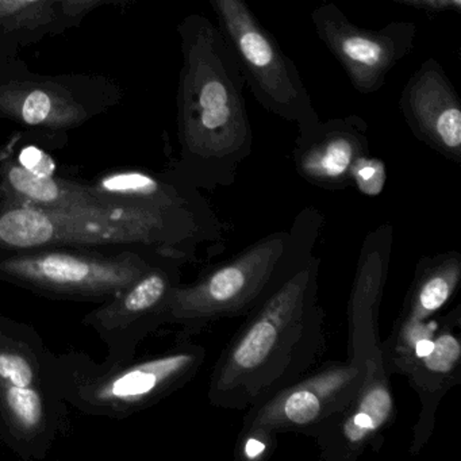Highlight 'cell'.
<instances>
[{"mask_svg": "<svg viewBox=\"0 0 461 461\" xmlns=\"http://www.w3.org/2000/svg\"><path fill=\"white\" fill-rule=\"evenodd\" d=\"M320 269L309 253L248 312L212 369V406L249 409L314 369L325 349Z\"/></svg>", "mask_w": 461, "mask_h": 461, "instance_id": "6da1fadb", "label": "cell"}, {"mask_svg": "<svg viewBox=\"0 0 461 461\" xmlns=\"http://www.w3.org/2000/svg\"><path fill=\"white\" fill-rule=\"evenodd\" d=\"M183 67L177 88L180 158L175 174L204 190L228 187L253 149L244 75L218 25L190 14L177 26Z\"/></svg>", "mask_w": 461, "mask_h": 461, "instance_id": "7a4b0ae2", "label": "cell"}, {"mask_svg": "<svg viewBox=\"0 0 461 461\" xmlns=\"http://www.w3.org/2000/svg\"><path fill=\"white\" fill-rule=\"evenodd\" d=\"M222 241L210 206L50 209L4 195L0 253L40 248H101L158 253L187 263L199 248Z\"/></svg>", "mask_w": 461, "mask_h": 461, "instance_id": "3957f363", "label": "cell"}, {"mask_svg": "<svg viewBox=\"0 0 461 461\" xmlns=\"http://www.w3.org/2000/svg\"><path fill=\"white\" fill-rule=\"evenodd\" d=\"M322 222L318 210L304 209L290 230L268 234L234 258L210 267L193 283H180L161 309L160 326H179L177 339H191L221 318L247 315L299 261L314 252Z\"/></svg>", "mask_w": 461, "mask_h": 461, "instance_id": "277c9868", "label": "cell"}, {"mask_svg": "<svg viewBox=\"0 0 461 461\" xmlns=\"http://www.w3.org/2000/svg\"><path fill=\"white\" fill-rule=\"evenodd\" d=\"M206 349L191 339H177L163 355L114 364L58 360L60 393L66 403L90 414L126 417L153 406L195 377Z\"/></svg>", "mask_w": 461, "mask_h": 461, "instance_id": "5b68a950", "label": "cell"}, {"mask_svg": "<svg viewBox=\"0 0 461 461\" xmlns=\"http://www.w3.org/2000/svg\"><path fill=\"white\" fill-rule=\"evenodd\" d=\"M167 258H172L136 249L17 250L0 253V279L47 295L104 302Z\"/></svg>", "mask_w": 461, "mask_h": 461, "instance_id": "8992f818", "label": "cell"}, {"mask_svg": "<svg viewBox=\"0 0 461 461\" xmlns=\"http://www.w3.org/2000/svg\"><path fill=\"white\" fill-rule=\"evenodd\" d=\"M218 28L239 60L256 101L272 114L298 125V133L321 122L299 69L261 25L245 0H209Z\"/></svg>", "mask_w": 461, "mask_h": 461, "instance_id": "52a82bcc", "label": "cell"}, {"mask_svg": "<svg viewBox=\"0 0 461 461\" xmlns=\"http://www.w3.org/2000/svg\"><path fill=\"white\" fill-rule=\"evenodd\" d=\"M371 361L364 364L348 357L347 361H334L312 369L298 382L247 409L242 429H258L274 436H309L310 431L352 401L366 380Z\"/></svg>", "mask_w": 461, "mask_h": 461, "instance_id": "ba28073f", "label": "cell"}, {"mask_svg": "<svg viewBox=\"0 0 461 461\" xmlns=\"http://www.w3.org/2000/svg\"><path fill=\"white\" fill-rule=\"evenodd\" d=\"M318 39L347 72L353 88L368 95L385 85L387 75L414 47L417 25L398 21L379 31L350 23L334 4L321 5L312 13Z\"/></svg>", "mask_w": 461, "mask_h": 461, "instance_id": "9c48e42d", "label": "cell"}, {"mask_svg": "<svg viewBox=\"0 0 461 461\" xmlns=\"http://www.w3.org/2000/svg\"><path fill=\"white\" fill-rule=\"evenodd\" d=\"M183 264L176 258L156 264L83 320L109 347V357L104 364L131 360L137 345L160 328L158 315L175 288L182 283Z\"/></svg>", "mask_w": 461, "mask_h": 461, "instance_id": "30bf717a", "label": "cell"}, {"mask_svg": "<svg viewBox=\"0 0 461 461\" xmlns=\"http://www.w3.org/2000/svg\"><path fill=\"white\" fill-rule=\"evenodd\" d=\"M461 282V256L442 253L420 258L393 333L380 345L383 366L388 375H403L412 348L420 339H431Z\"/></svg>", "mask_w": 461, "mask_h": 461, "instance_id": "8fae6325", "label": "cell"}, {"mask_svg": "<svg viewBox=\"0 0 461 461\" xmlns=\"http://www.w3.org/2000/svg\"><path fill=\"white\" fill-rule=\"evenodd\" d=\"M396 415V402L383 358L369 364L368 374L352 401L310 431L326 461H355L376 447Z\"/></svg>", "mask_w": 461, "mask_h": 461, "instance_id": "7c38bea8", "label": "cell"}, {"mask_svg": "<svg viewBox=\"0 0 461 461\" xmlns=\"http://www.w3.org/2000/svg\"><path fill=\"white\" fill-rule=\"evenodd\" d=\"M399 109L415 139L461 163V104L438 61L428 59L402 91Z\"/></svg>", "mask_w": 461, "mask_h": 461, "instance_id": "4fadbf2b", "label": "cell"}, {"mask_svg": "<svg viewBox=\"0 0 461 461\" xmlns=\"http://www.w3.org/2000/svg\"><path fill=\"white\" fill-rule=\"evenodd\" d=\"M366 155L368 123L358 115L321 121L315 128L298 133L293 152L298 174L328 190L352 185L353 166Z\"/></svg>", "mask_w": 461, "mask_h": 461, "instance_id": "5bb4252c", "label": "cell"}, {"mask_svg": "<svg viewBox=\"0 0 461 461\" xmlns=\"http://www.w3.org/2000/svg\"><path fill=\"white\" fill-rule=\"evenodd\" d=\"M393 228L382 225L364 240L348 304V357L366 364L382 357L377 312L387 280Z\"/></svg>", "mask_w": 461, "mask_h": 461, "instance_id": "9a60e30c", "label": "cell"}, {"mask_svg": "<svg viewBox=\"0 0 461 461\" xmlns=\"http://www.w3.org/2000/svg\"><path fill=\"white\" fill-rule=\"evenodd\" d=\"M461 310L455 307L442 315L434 334L433 347L423 357L415 360L404 376L420 401V411L412 428L410 452L417 455L430 438L437 407L445 393L460 382L461 369Z\"/></svg>", "mask_w": 461, "mask_h": 461, "instance_id": "2e32d148", "label": "cell"}, {"mask_svg": "<svg viewBox=\"0 0 461 461\" xmlns=\"http://www.w3.org/2000/svg\"><path fill=\"white\" fill-rule=\"evenodd\" d=\"M0 117L32 128L71 129L88 118L87 107L53 83L15 79L0 85Z\"/></svg>", "mask_w": 461, "mask_h": 461, "instance_id": "e0dca14e", "label": "cell"}, {"mask_svg": "<svg viewBox=\"0 0 461 461\" xmlns=\"http://www.w3.org/2000/svg\"><path fill=\"white\" fill-rule=\"evenodd\" d=\"M59 0H4L0 2V26L7 31L29 28L45 21Z\"/></svg>", "mask_w": 461, "mask_h": 461, "instance_id": "ac0fdd59", "label": "cell"}, {"mask_svg": "<svg viewBox=\"0 0 461 461\" xmlns=\"http://www.w3.org/2000/svg\"><path fill=\"white\" fill-rule=\"evenodd\" d=\"M385 180V166L379 158L366 155L358 158L353 166L352 185H355L364 195H379L384 188Z\"/></svg>", "mask_w": 461, "mask_h": 461, "instance_id": "d6986e66", "label": "cell"}, {"mask_svg": "<svg viewBox=\"0 0 461 461\" xmlns=\"http://www.w3.org/2000/svg\"><path fill=\"white\" fill-rule=\"evenodd\" d=\"M274 434L258 429H241L237 441V456L245 461H260L268 457L274 449Z\"/></svg>", "mask_w": 461, "mask_h": 461, "instance_id": "ffe728a7", "label": "cell"}, {"mask_svg": "<svg viewBox=\"0 0 461 461\" xmlns=\"http://www.w3.org/2000/svg\"><path fill=\"white\" fill-rule=\"evenodd\" d=\"M398 4L431 13H460L461 0H393Z\"/></svg>", "mask_w": 461, "mask_h": 461, "instance_id": "44dd1931", "label": "cell"}, {"mask_svg": "<svg viewBox=\"0 0 461 461\" xmlns=\"http://www.w3.org/2000/svg\"><path fill=\"white\" fill-rule=\"evenodd\" d=\"M104 0H59L58 6L67 17H82L86 13L99 6Z\"/></svg>", "mask_w": 461, "mask_h": 461, "instance_id": "7402d4cb", "label": "cell"}, {"mask_svg": "<svg viewBox=\"0 0 461 461\" xmlns=\"http://www.w3.org/2000/svg\"><path fill=\"white\" fill-rule=\"evenodd\" d=\"M5 150H4V147H2V145H0V158H5Z\"/></svg>", "mask_w": 461, "mask_h": 461, "instance_id": "603a6c76", "label": "cell"}, {"mask_svg": "<svg viewBox=\"0 0 461 461\" xmlns=\"http://www.w3.org/2000/svg\"><path fill=\"white\" fill-rule=\"evenodd\" d=\"M4 198V191H2V187H0V201Z\"/></svg>", "mask_w": 461, "mask_h": 461, "instance_id": "cb8c5ba5", "label": "cell"}, {"mask_svg": "<svg viewBox=\"0 0 461 461\" xmlns=\"http://www.w3.org/2000/svg\"><path fill=\"white\" fill-rule=\"evenodd\" d=\"M0 2H4V0H0Z\"/></svg>", "mask_w": 461, "mask_h": 461, "instance_id": "d4e9b609", "label": "cell"}]
</instances>
